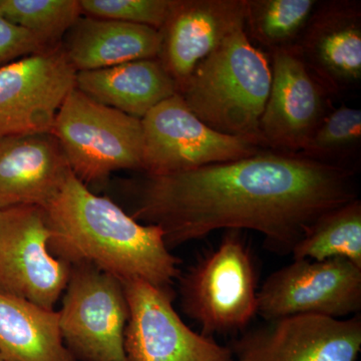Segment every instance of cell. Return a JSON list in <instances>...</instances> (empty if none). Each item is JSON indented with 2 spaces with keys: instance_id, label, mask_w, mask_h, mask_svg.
Returning a JSON list of instances; mask_svg holds the SVG:
<instances>
[{
  "instance_id": "1",
  "label": "cell",
  "mask_w": 361,
  "mask_h": 361,
  "mask_svg": "<svg viewBox=\"0 0 361 361\" xmlns=\"http://www.w3.org/2000/svg\"><path fill=\"white\" fill-rule=\"evenodd\" d=\"M355 171L261 149L241 160L149 177L132 217L161 228L169 248L217 230L262 234L291 254L324 214L358 199Z\"/></svg>"
},
{
  "instance_id": "2",
  "label": "cell",
  "mask_w": 361,
  "mask_h": 361,
  "mask_svg": "<svg viewBox=\"0 0 361 361\" xmlns=\"http://www.w3.org/2000/svg\"><path fill=\"white\" fill-rule=\"evenodd\" d=\"M44 211L49 248L71 266H94L121 281L158 287H170L180 277V259L171 253L161 228L137 222L73 173Z\"/></svg>"
},
{
  "instance_id": "3",
  "label": "cell",
  "mask_w": 361,
  "mask_h": 361,
  "mask_svg": "<svg viewBox=\"0 0 361 361\" xmlns=\"http://www.w3.org/2000/svg\"><path fill=\"white\" fill-rule=\"evenodd\" d=\"M271 82L269 58L242 26L195 68L178 94L211 129L259 142Z\"/></svg>"
},
{
  "instance_id": "4",
  "label": "cell",
  "mask_w": 361,
  "mask_h": 361,
  "mask_svg": "<svg viewBox=\"0 0 361 361\" xmlns=\"http://www.w3.org/2000/svg\"><path fill=\"white\" fill-rule=\"evenodd\" d=\"M179 278L183 310L203 336L235 334L257 314V271L242 231H226L219 245Z\"/></svg>"
},
{
  "instance_id": "5",
  "label": "cell",
  "mask_w": 361,
  "mask_h": 361,
  "mask_svg": "<svg viewBox=\"0 0 361 361\" xmlns=\"http://www.w3.org/2000/svg\"><path fill=\"white\" fill-rule=\"evenodd\" d=\"M51 134L73 174L85 185L118 170L142 169V121L90 99L75 87L58 111Z\"/></svg>"
},
{
  "instance_id": "6",
  "label": "cell",
  "mask_w": 361,
  "mask_h": 361,
  "mask_svg": "<svg viewBox=\"0 0 361 361\" xmlns=\"http://www.w3.org/2000/svg\"><path fill=\"white\" fill-rule=\"evenodd\" d=\"M58 312L61 337L75 360L128 361L130 310L120 279L94 266H71Z\"/></svg>"
},
{
  "instance_id": "7",
  "label": "cell",
  "mask_w": 361,
  "mask_h": 361,
  "mask_svg": "<svg viewBox=\"0 0 361 361\" xmlns=\"http://www.w3.org/2000/svg\"><path fill=\"white\" fill-rule=\"evenodd\" d=\"M141 121L142 170L149 177L241 160L262 149L255 140L211 129L188 108L179 94L157 104Z\"/></svg>"
},
{
  "instance_id": "8",
  "label": "cell",
  "mask_w": 361,
  "mask_h": 361,
  "mask_svg": "<svg viewBox=\"0 0 361 361\" xmlns=\"http://www.w3.org/2000/svg\"><path fill=\"white\" fill-rule=\"evenodd\" d=\"M44 208L0 210V293L54 310L68 283L71 265L49 248Z\"/></svg>"
},
{
  "instance_id": "9",
  "label": "cell",
  "mask_w": 361,
  "mask_h": 361,
  "mask_svg": "<svg viewBox=\"0 0 361 361\" xmlns=\"http://www.w3.org/2000/svg\"><path fill=\"white\" fill-rule=\"evenodd\" d=\"M361 310V268L345 259L293 260L266 278L257 314L268 320L291 315L332 318Z\"/></svg>"
},
{
  "instance_id": "10",
  "label": "cell",
  "mask_w": 361,
  "mask_h": 361,
  "mask_svg": "<svg viewBox=\"0 0 361 361\" xmlns=\"http://www.w3.org/2000/svg\"><path fill=\"white\" fill-rule=\"evenodd\" d=\"M129 304L125 332L128 361H233L231 349L197 334L173 306L170 287L122 281Z\"/></svg>"
},
{
  "instance_id": "11",
  "label": "cell",
  "mask_w": 361,
  "mask_h": 361,
  "mask_svg": "<svg viewBox=\"0 0 361 361\" xmlns=\"http://www.w3.org/2000/svg\"><path fill=\"white\" fill-rule=\"evenodd\" d=\"M272 82L259 123L261 148L299 155L325 116L331 96L301 59L295 47L269 52Z\"/></svg>"
},
{
  "instance_id": "12",
  "label": "cell",
  "mask_w": 361,
  "mask_h": 361,
  "mask_svg": "<svg viewBox=\"0 0 361 361\" xmlns=\"http://www.w3.org/2000/svg\"><path fill=\"white\" fill-rule=\"evenodd\" d=\"M77 71L63 47L0 68V139L51 133L59 108L75 87Z\"/></svg>"
},
{
  "instance_id": "13",
  "label": "cell",
  "mask_w": 361,
  "mask_h": 361,
  "mask_svg": "<svg viewBox=\"0 0 361 361\" xmlns=\"http://www.w3.org/2000/svg\"><path fill=\"white\" fill-rule=\"evenodd\" d=\"M229 348L233 361H356L361 318L285 316L245 332Z\"/></svg>"
},
{
  "instance_id": "14",
  "label": "cell",
  "mask_w": 361,
  "mask_h": 361,
  "mask_svg": "<svg viewBox=\"0 0 361 361\" xmlns=\"http://www.w3.org/2000/svg\"><path fill=\"white\" fill-rule=\"evenodd\" d=\"M295 49L330 96L357 89L361 82V2L318 1Z\"/></svg>"
},
{
  "instance_id": "15",
  "label": "cell",
  "mask_w": 361,
  "mask_h": 361,
  "mask_svg": "<svg viewBox=\"0 0 361 361\" xmlns=\"http://www.w3.org/2000/svg\"><path fill=\"white\" fill-rule=\"evenodd\" d=\"M246 0H174L161 33L158 59L178 92L226 37L245 26Z\"/></svg>"
},
{
  "instance_id": "16",
  "label": "cell",
  "mask_w": 361,
  "mask_h": 361,
  "mask_svg": "<svg viewBox=\"0 0 361 361\" xmlns=\"http://www.w3.org/2000/svg\"><path fill=\"white\" fill-rule=\"evenodd\" d=\"M51 133L0 139V210L16 206L45 208L71 174Z\"/></svg>"
},
{
  "instance_id": "17",
  "label": "cell",
  "mask_w": 361,
  "mask_h": 361,
  "mask_svg": "<svg viewBox=\"0 0 361 361\" xmlns=\"http://www.w3.org/2000/svg\"><path fill=\"white\" fill-rule=\"evenodd\" d=\"M68 35L63 49L77 73L158 59L161 51L158 30L123 21L80 16Z\"/></svg>"
},
{
  "instance_id": "18",
  "label": "cell",
  "mask_w": 361,
  "mask_h": 361,
  "mask_svg": "<svg viewBox=\"0 0 361 361\" xmlns=\"http://www.w3.org/2000/svg\"><path fill=\"white\" fill-rule=\"evenodd\" d=\"M75 87L90 99L140 120L157 104L178 94L175 80L159 59L80 71Z\"/></svg>"
},
{
  "instance_id": "19",
  "label": "cell",
  "mask_w": 361,
  "mask_h": 361,
  "mask_svg": "<svg viewBox=\"0 0 361 361\" xmlns=\"http://www.w3.org/2000/svg\"><path fill=\"white\" fill-rule=\"evenodd\" d=\"M0 353L11 361H75L61 337L58 311L1 293Z\"/></svg>"
},
{
  "instance_id": "20",
  "label": "cell",
  "mask_w": 361,
  "mask_h": 361,
  "mask_svg": "<svg viewBox=\"0 0 361 361\" xmlns=\"http://www.w3.org/2000/svg\"><path fill=\"white\" fill-rule=\"evenodd\" d=\"M293 260L345 259L361 268V202H349L322 216L291 252Z\"/></svg>"
},
{
  "instance_id": "21",
  "label": "cell",
  "mask_w": 361,
  "mask_h": 361,
  "mask_svg": "<svg viewBox=\"0 0 361 361\" xmlns=\"http://www.w3.org/2000/svg\"><path fill=\"white\" fill-rule=\"evenodd\" d=\"M317 4L315 0H246L247 35L268 52L295 47Z\"/></svg>"
},
{
  "instance_id": "22",
  "label": "cell",
  "mask_w": 361,
  "mask_h": 361,
  "mask_svg": "<svg viewBox=\"0 0 361 361\" xmlns=\"http://www.w3.org/2000/svg\"><path fill=\"white\" fill-rule=\"evenodd\" d=\"M360 148L361 111L342 104L325 116L299 155L356 172L353 164L360 159Z\"/></svg>"
},
{
  "instance_id": "23",
  "label": "cell",
  "mask_w": 361,
  "mask_h": 361,
  "mask_svg": "<svg viewBox=\"0 0 361 361\" xmlns=\"http://www.w3.org/2000/svg\"><path fill=\"white\" fill-rule=\"evenodd\" d=\"M0 13L49 49L61 45V37L82 14L80 0H0Z\"/></svg>"
},
{
  "instance_id": "24",
  "label": "cell",
  "mask_w": 361,
  "mask_h": 361,
  "mask_svg": "<svg viewBox=\"0 0 361 361\" xmlns=\"http://www.w3.org/2000/svg\"><path fill=\"white\" fill-rule=\"evenodd\" d=\"M174 0H80L82 13L104 18L149 26L160 30Z\"/></svg>"
},
{
  "instance_id": "25",
  "label": "cell",
  "mask_w": 361,
  "mask_h": 361,
  "mask_svg": "<svg viewBox=\"0 0 361 361\" xmlns=\"http://www.w3.org/2000/svg\"><path fill=\"white\" fill-rule=\"evenodd\" d=\"M49 49L32 32L11 23L0 13V68L25 56Z\"/></svg>"
},
{
  "instance_id": "26",
  "label": "cell",
  "mask_w": 361,
  "mask_h": 361,
  "mask_svg": "<svg viewBox=\"0 0 361 361\" xmlns=\"http://www.w3.org/2000/svg\"><path fill=\"white\" fill-rule=\"evenodd\" d=\"M6 358L4 357V355L0 353V361H6Z\"/></svg>"
},
{
  "instance_id": "27",
  "label": "cell",
  "mask_w": 361,
  "mask_h": 361,
  "mask_svg": "<svg viewBox=\"0 0 361 361\" xmlns=\"http://www.w3.org/2000/svg\"><path fill=\"white\" fill-rule=\"evenodd\" d=\"M6 361H11V360H6Z\"/></svg>"
}]
</instances>
